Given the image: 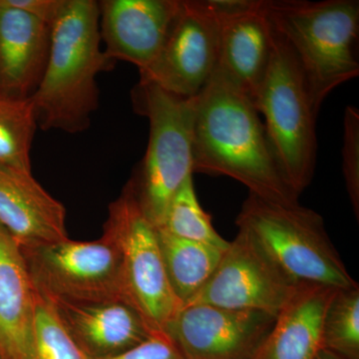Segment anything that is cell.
Wrapping results in <instances>:
<instances>
[{
	"instance_id": "1",
	"label": "cell",
	"mask_w": 359,
	"mask_h": 359,
	"mask_svg": "<svg viewBox=\"0 0 359 359\" xmlns=\"http://www.w3.org/2000/svg\"><path fill=\"white\" fill-rule=\"evenodd\" d=\"M192 162L193 174L230 177L262 199L299 203L254 103L217 69L196 97Z\"/></svg>"
},
{
	"instance_id": "2",
	"label": "cell",
	"mask_w": 359,
	"mask_h": 359,
	"mask_svg": "<svg viewBox=\"0 0 359 359\" xmlns=\"http://www.w3.org/2000/svg\"><path fill=\"white\" fill-rule=\"evenodd\" d=\"M100 11L94 0H65L52 25L48 62L32 97L40 129L76 134L98 109L99 73L113 67L101 48Z\"/></svg>"
},
{
	"instance_id": "3",
	"label": "cell",
	"mask_w": 359,
	"mask_h": 359,
	"mask_svg": "<svg viewBox=\"0 0 359 359\" xmlns=\"http://www.w3.org/2000/svg\"><path fill=\"white\" fill-rule=\"evenodd\" d=\"M266 11L318 112L335 88L358 76V0H266Z\"/></svg>"
},
{
	"instance_id": "4",
	"label": "cell",
	"mask_w": 359,
	"mask_h": 359,
	"mask_svg": "<svg viewBox=\"0 0 359 359\" xmlns=\"http://www.w3.org/2000/svg\"><path fill=\"white\" fill-rule=\"evenodd\" d=\"M236 224L294 287H358L313 210L250 194Z\"/></svg>"
},
{
	"instance_id": "5",
	"label": "cell",
	"mask_w": 359,
	"mask_h": 359,
	"mask_svg": "<svg viewBox=\"0 0 359 359\" xmlns=\"http://www.w3.org/2000/svg\"><path fill=\"white\" fill-rule=\"evenodd\" d=\"M132 97L135 110L148 118L150 136L145 156L127 186L149 221L160 228L175 195L193 176L196 97L184 98L141 81Z\"/></svg>"
},
{
	"instance_id": "6",
	"label": "cell",
	"mask_w": 359,
	"mask_h": 359,
	"mask_svg": "<svg viewBox=\"0 0 359 359\" xmlns=\"http://www.w3.org/2000/svg\"><path fill=\"white\" fill-rule=\"evenodd\" d=\"M273 32L269 69L252 101L264 116V128L283 176L301 196L316 170L318 112L294 54Z\"/></svg>"
},
{
	"instance_id": "7",
	"label": "cell",
	"mask_w": 359,
	"mask_h": 359,
	"mask_svg": "<svg viewBox=\"0 0 359 359\" xmlns=\"http://www.w3.org/2000/svg\"><path fill=\"white\" fill-rule=\"evenodd\" d=\"M103 233L114 241L121 255L127 301L153 334H165L181 304L168 282L157 228L142 211L128 186L111 203Z\"/></svg>"
},
{
	"instance_id": "8",
	"label": "cell",
	"mask_w": 359,
	"mask_h": 359,
	"mask_svg": "<svg viewBox=\"0 0 359 359\" xmlns=\"http://www.w3.org/2000/svg\"><path fill=\"white\" fill-rule=\"evenodd\" d=\"M20 249L33 287L48 301H127L121 255L114 241L105 233L91 242L68 238Z\"/></svg>"
},
{
	"instance_id": "9",
	"label": "cell",
	"mask_w": 359,
	"mask_h": 359,
	"mask_svg": "<svg viewBox=\"0 0 359 359\" xmlns=\"http://www.w3.org/2000/svg\"><path fill=\"white\" fill-rule=\"evenodd\" d=\"M221 21L209 0H181L159 55L140 81L184 98L205 88L218 66Z\"/></svg>"
},
{
	"instance_id": "10",
	"label": "cell",
	"mask_w": 359,
	"mask_h": 359,
	"mask_svg": "<svg viewBox=\"0 0 359 359\" xmlns=\"http://www.w3.org/2000/svg\"><path fill=\"white\" fill-rule=\"evenodd\" d=\"M299 289L275 268L244 231H238L216 271L188 304L263 311L276 318Z\"/></svg>"
},
{
	"instance_id": "11",
	"label": "cell",
	"mask_w": 359,
	"mask_h": 359,
	"mask_svg": "<svg viewBox=\"0 0 359 359\" xmlns=\"http://www.w3.org/2000/svg\"><path fill=\"white\" fill-rule=\"evenodd\" d=\"M276 318L263 311L188 304L165 335L183 359H254Z\"/></svg>"
},
{
	"instance_id": "12",
	"label": "cell",
	"mask_w": 359,
	"mask_h": 359,
	"mask_svg": "<svg viewBox=\"0 0 359 359\" xmlns=\"http://www.w3.org/2000/svg\"><path fill=\"white\" fill-rule=\"evenodd\" d=\"M221 21L217 70L252 100L266 76L273 28L266 0H209Z\"/></svg>"
},
{
	"instance_id": "13",
	"label": "cell",
	"mask_w": 359,
	"mask_h": 359,
	"mask_svg": "<svg viewBox=\"0 0 359 359\" xmlns=\"http://www.w3.org/2000/svg\"><path fill=\"white\" fill-rule=\"evenodd\" d=\"M98 6L106 55L141 72L159 55L181 0H103Z\"/></svg>"
},
{
	"instance_id": "14",
	"label": "cell",
	"mask_w": 359,
	"mask_h": 359,
	"mask_svg": "<svg viewBox=\"0 0 359 359\" xmlns=\"http://www.w3.org/2000/svg\"><path fill=\"white\" fill-rule=\"evenodd\" d=\"M49 302L68 334L91 359L114 358L157 334L124 299Z\"/></svg>"
},
{
	"instance_id": "15",
	"label": "cell",
	"mask_w": 359,
	"mask_h": 359,
	"mask_svg": "<svg viewBox=\"0 0 359 359\" xmlns=\"http://www.w3.org/2000/svg\"><path fill=\"white\" fill-rule=\"evenodd\" d=\"M0 224L20 248L68 238L66 210L32 172L0 164Z\"/></svg>"
},
{
	"instance_id": "16",
	"label": "cell",
	"mask_w": 359,
	"mask_h": 359,
	"mask_svg": "<svg viewBox=\"0 0 359 359\" xmlns=\"http://www.w3.org/2000/svg\"><path fill=\"white\" fill-rule=\"evenodd\" d=\"M52 26L0 4V94L32 98L50 53Z\"/></svg>"
},
{
	"instance_id": "17",
	"label": "cell",
	"mask_w": 359,
	"mask_h": 359,
	"mask_svg": "<svg viewBox=\"0 0 359 359\" xmlns=\"http://www.w3.org/2000/svg\"><path fill=\"white\" fill-rule=\"evenodd\" d=\"M35 289L18 243L0 224V359H33Z\"/></svg>"
},
{
	"instance_id": "18",
	"label": "cell",
	"mask_w": 359,
	"mask_h": 359,
	"mask_svg": "<svg viewBox=\"0 0 359 359\" xmlns=\"http://www.w3.org/2000/svg\"><path fill=\"white\" fill-rule=\"evenodd\" d=\"M337 290L327 287L299 289L276 316L254 359H313L321 348L323 316Z\"/></svg>"
},
{
	"instance_id": "19",
	"label": "cell",
	"mask_w": 359,
	"mask_h": 359,
	"mask_svg": "<svg viewBox=\"0 0 359 359\" xmlns=\"http://www.w3.org/2000/svg\"><path fill=\"white\" fill-rule=\"evenodd\" d=\"M157 231L168 282L182 308L204 287L224 250L175 237L162 228Z\"/></svg>"
},
{
	"instance_id": "20",
	"label": "cell",
	"mask_w": 359,
	"mask_h": 359,
	"mask_svg": "<svg viewBox=\"0 0 359 359\" xmlns=\"http://www.w3.org/2000/svg\"><path fill=\"white\" fill-rule=\"evenodd\" d=\"M37 128L32 98L0 94V164L32 172L30 151Z\"/></svg>"
},
{
	"instance_id": "21",
	"label": "cell",
	"mask_w": 359,
	"mask_h": 359,
	"mask_svg": "<svg viewBox=\"0 0 359 359\" xmlns=\"http://www.w3.org/2000/svg\"><path fill=\"white\" fill-rule=\"evenodd\" d=\"M160 228L175 237L212 245L222 250H226L230 245V242H226L217 233L211 217L201 207L193 176L184 182L175 195Z\"/></svg>"
},
{
	"instance_id": "22",
	"label": "cell",
	"mask_w": 359,
	"mask_h": 359,
	"mask_svg": "<svg viewBox=\"0 0 359 359\" xmlns=\"http://www.w3.org/2000/svg\"><path fill=\"white\" fill-rule=\"evenodd\" d=\"M321 347L344 359H359V285L332 295L323 316Z\"/></svg>"
},
{
	"instance_id": "23",
	"label": "cell",
	"mask_w": 359,
	"mask_h": 359,
	"mask_svg": "<svg viewBox=\"0 0 359 359\" xmlns=\"http://www.w3.org/2000/svg\"><path fill=\"white\" fill-rule=\"evenodd\" d=\"M33 359H91L68 334L51 302L36 290Z\"/></svg>"
},
{
	"instance_id": "24",
	"label": "cell",
	"mask_w": 359,
	"mask_h": 359,
	"mask_svg": "<svg viewBox=\"0 0 359 359\" xmlns=\"http://www.w3.org/2000/svg\"><path fill=\"white\" fill-rule=\"evenodd\" d=\"M342 169L349 199L358 219L359 215V111L348 106L344 114Z\"/></svg>"
},
{
	"instance_id": "25",
	"label": "cell",
	"mask_w": 359,
	"mask_h": 359,
	"mask_svg": "<svg viewBox=\"0 0 359 359\" xmlns=\"http://www.w3.org/2000/svg\"><path fill=\"white\" fill-rule=\"evenodd\" d=\"M108 359H183L165 334H153L139 346Z\"/></svg>"
},
{
	"instance_id": "26",
	"label": "cell",
	"mask_w": 359,
	"mask_h": 359,
	"mask_svg": "<svg viewBox=\"0 0 359 359\" xmlns=\"http://www.w3.org/2000/svg\"><path fill=\"white\" fill-rule=\"evenodd\" d=\"M0 4L30 14L52 26L62 11L65 0H0Z\"/></svg>"
},
{
	"instance_id": "27",
	"label": "cell",
	"mask_w": 359,
	"mask_h": 359,
	"mask_svg": "<svg viewBox=\"0 0 359 359\" xmlns=\"http://www.w3.org/2000/svg\"><path fill=\"white\" fill-rule=\"evenodd\" d=\"M313 359H344L341 356L337 355V353H332V351H328V349L323 348L321 347L318 353L316 354Z\"/></svg>"
}]
</instances>
